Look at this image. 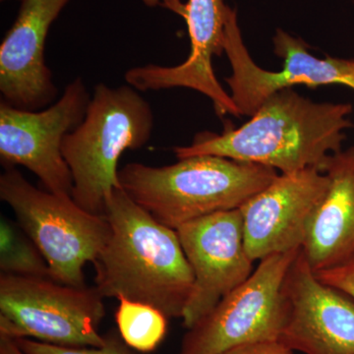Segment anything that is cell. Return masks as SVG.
<instances>
[{
	"label": "cell",
	"instance_id": "obj_1",
	"mask_svg": "<svg viewBox=\"0 0 354 354\" xmlns=\"http://www.w3.org/2000/svg\"><path fill=\"white\" fill-rule=\"evenodd\" d=\"M351 111V104L314 102L283 88L266 100L241 127L230 124L221 134L199 133L191 145L176 147L174 152L178 160L218 156L266 165L281 174L308 167L323 172L328 157L342 150Z\"/></svg>",
	"mask_w": 354,
	"mask_h": 354
},
{
	"label": "cell",
	"instance_id": "obj_2",
	"mask_svg": "<svg viewBox=\"0 0 354 354\" xmlns=\"http://www.w3.org/2000/svg\"><path fill=\"white\" fill-rule=\"evenodd\" d=\"M104 216L111 237L93 263L100 293L152 305L169 319L183 318L194 276L176 230L156 221L121 188L113 190Z\"/></svg>",
	"mask_w": 354,
	"mask_h": 354
},
{
	"label": "cell",
	"instance_id": "obj_3",
	"mask_svg": "<svg viewBox=\"0 0 354 354\" xmlns=\"http://www.w3.org/2000/svg\"><path fill=\"white\" fill-rule=\"evenodd\" d=\"M279 174L272 167L218 156H194L151 167L130 162L118 171L120 188L158 223H184L241 208Z\"/></svg>",
	"mask_w": 354,
	"mask_h": 354
},
{
	"label": "cell",
	"instance_id": "obj_4",
	"mask_svg": "<svg viewBox=\"0 0 354 354\" xmlns=\"http://www.w3.org/2000/svg\"><path fill=\"white\" fill-rule=\"evenodd\" d=\"M153 123L150 104L132 86H95L85 118L62 142L78 206L104 215L109 197L120 188L118 160L125 151L147 145Z\"/></svg>",
	"mask_w": 354,
	"mask_h": 354
},
{
	"label": "cell",
	"instance_id": "obj_5",
	"mask_svg": "<svg viewBox=\"0 0 354 354\" xmlns=\"http://www.w3.org/2000/svg\"><path fill=\"white\" fill-rule=\"evenodd\" d=\"M0 199L46 258L50 278L86 286V265L94 263L111 237L106 216L88 213L72 198L35 187L15 167H6L0 176Z\"/></svg>",
	"mask_w": 354,
	"mask_h": 354
},
{
	"label": "cell",
	"instance_id": "obj_6",
	"mask_svg": "<svg viewBox=\"0 0 354 354\" xmlns=\"http://www.w3.org/2000/svg\"><path fill=\"white\" fill-rule=\"evenodd\" d=\"M104 297L95 286L77 288L51 278L0 274V337L100 348Z\"/></svg>",
	"mask_w": 354,
	"mask_h": 354
},
{
	"label": "cell",
	"instance_id": "obj_7",
	"mask_svg": "<svg viewBox=\"0 0 354 354\" xmlns=\"http://www.w3.org/2000/svg\"><path fill=\"white\" fill-rule=\"evenodd\" d=\"M300 249L259 261L243 283L187 330L180 354H221L243 344L279 341L283 319L281 288Z\"/></svg>",
	"mask_w": 354,
	"mask_h": 354
},
{
	"label": "cell",
	"instance_id": "obj_8",
	"mask_svg": "<svg viewBox=\"0 0 354 354\" xmlns=\"http://www.w3.org/2000/svg\"><path fill=\"white\" fill-rule=\"evenodd\" d=\"M91 97L79 77L65 86L59 100L48 109L25 111L1 102L2 165H22L38 176L48 192L72 198L73 177L62 153V142L85 118Z\"/></svg>",
	"mask_w": 354,
	"mask_h": 354
},
{
	"label": "cell",
	"instance_id": "obj_9",
	"mask_svg": "<svg viewBox=\"0 0 354 354\" xmlns=\"http://www.w3.org/2000/svg\"><path fill=\"white\" fill-rule=\"evenodd\" d=\"M272 44L274 53L283 59V68L279 71L261 68L254 62L242 39L236 10L227 6L223 53L232 65V74L225 82L241 115L251 118L274 93L295 85H342L354 90V60L317 58L309 53L304 39L281 29L277 30Z\"/></svg>",
	"mask_w": 354,
	"mask_h": 354
},
{
	"label": "cell",
	"instance_id": "obj_10",
	"mask_svg": "<svg viewBox=\"0 0 354 354\" xmlns=\"http://www.w3.org/2000/svg\"><path fill=\"white\" fill-rule=\"evenodd\" d=\"M176 232L194 276L181 318L188 330L252 274L254 262L246 251L239 209L202 216Z\"/></svg>",
	"mask_w": 354,
	"mask_h": 354
},
{
	"label": "cell",
	"instance_id": "obj_11",
	"mask_svg": "<svg viewBox=\"0 0 354 354\" xmlns=\"http://www.w3.org/2000/svg\"><path fill=\"white\" fill-rule=\"evenodd\" d=\"M279 342L304 354H354V300L319 281L304 254L291 263L281 288Z\"/></svg>",
	"mask_w": 354,
	"mask_h": 354
},
{
	"label": "cell",
	"instance_id": "obj_12",
	"mask_svg": "<svg viewBox=\"0 0 354 354\" xmlns=\"http://www.w3.org/2000/svg\"><path fill=\"white\" fill-rule=\"evenodd\" d=\"M329 178L316 167L278 176L239 208L253 262L302 248Z\"/></svg>",
	"mask_w": 354,
	"mask_h": 354
},
{
	"label": "cell",
	"instance_id": "obj_13",
	"mask_svg": "<svg viewBox=\"0 0 354 354\" xmlns=\"http://www.w3.org/2000/svg\"><path fill=\"white\" fill-rule=\"evenodd\" d=\"M158 1V0H156ZM164 6L183 16L191 41L189 57L183 64L165 67L147 64L128 70L127 84L139 92L188 88L197 91L213 102L220 118L225 114L239 118V109L214 73L212 59L223 53L225 0H164Z\"/></svg>",
	"mask_w": 354,
	"mask_h": 354
},
{
	"label": "cell",
	"instance_id": "obj_14",
	"mask_svg": "<svg viewBox=\"0 0 354 354\" xmlns=\"http://www.w3.org/2000/svg\"><path fill=\"white\" fill-rule=\"evenodd\" d=\"M15 22L0 46V92L9 106L39 111L55 101L57 88L44 59L51 25L70 0H19Z\"/></svg>",
	"mask_w": 354,
	"mask_h": 354
},
{
	"label": "cell",
	"instance_id": "obj_15",
	"mask_svg": "<svg viewBox=\"0 0 354 354\" xmlns=\"http://www.w3.org/2000/svg\"><path fill=\"white\" fill-rule=\"evenodd\" d=\"M323 172L329 187L301 248L314 272L330 267L354 250V147L330 155Z\"/></svg>",
	"mask_w": 354,
	"mask_h": 354
},
{
	"label": "cell",
	"instance_id": "obj_16",
	"mask_svg": "<svg viewBox=\"0 0 354 354\" xmlns=\"http://www.w3.org/2000/svg\"><path fill=\"white\" fill-rule=\"evenodd\" d=\"M115 311L118 330L130 348L150 353L164 341L169 318L152 305L120 297Z\"/></svg>",
	"mask_w": 354,
	"mask_h": 354
},
{
	"label": "cell",
	"instance_id": "obj_17",
	"mask_svg": "<svg viewBox=\"0 0 354 354\" xmlns=\"http://www.w3.org/2000/svg\"><path fill=\"white\" fill-rule=\"evenodd\" d=\"M1 274L50 278V267L36 244L17 221L0 218Z\"/></svg>",
	"mask_w": 354,
	"mask_h": 354
},
{
	"label": "cell",
	"instance_id": "obj_18",
	"mask_svg": "<svg viewBox=\"0 0 354 354\" xmlns=\"http://www.w3.org/2000/svg\"><path fill=\"white\" fill-rule=\"evenodd\" d=\"M106 342L100 348H70L55 346L32 339H14L26 354H145L127 346L118 330L104 335Z\"/></svg>",
	"mask_w": 354,
	"mask_h": 354
},
{
	"label": "cell",
	"instance_id": "obj_19",
	"mask_svg": "<svg viewBox=\"0 0 354 354\" xmlns=\"http://www.w3.org/2000/svg\"><path fill=\"white\" fill-rule=\"evenodd\" d=\"M314 272L319 281L342 291L354 300V250L339 262Z\"/></svg>",
	"mask_w": 354,
	"mask_h": 354
},
{
	"label": "cell",
	"instance_id": "obj_20",
	"mask_svg": "<svg viewBox=\"0 0 354 354\" xmlns=\"http://www.w3.org/2000/svg\"><path fill=\"white\" fill-rule=\"evenodd\" d=\"M221 354H293V351L279 341L243 344Z\"/></svg>",
	"mask_w": 354,
	"mask_h": 354
},
{
	"label": "cell",
	"instance_id": "obj_21",
	"mask_svg": "<svg viewBox=\"0 0 354 354\" xmlns=\"http://www.w3.org/2000/svg\"><path fill=\"white\" fill-rule=\"evenodd\" d=\"M0 354H26L17 342L6 337H0Z\"/></svg>",
	"mask_w": 354,
	"mask_h": 354
}]
</instances>
